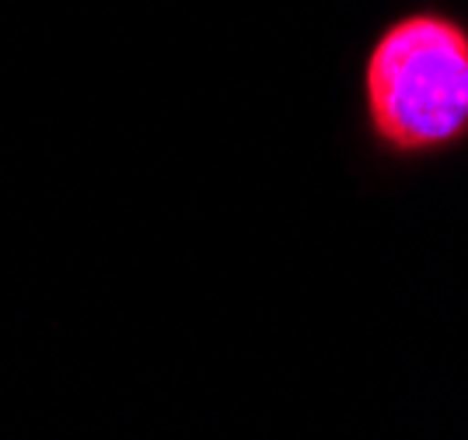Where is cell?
I'll return each instance as SVG.
<instances>
[{
	"label": "cell",
	"mask_w": 468,
	"mask_h": 440,
	"mask_svg": "<svg viewBox=\"0 0 468 440\" xmlns=\"http://www.w3.org/2000/svg\"><path fill=\"white\" fill-rule=\"evenodd\" d=\"M356 134L378 168L412 172L468 151V25L406 11L364 53Z\"/></svg>",
	"instance_id": "obj_1"
}]
</instances>
